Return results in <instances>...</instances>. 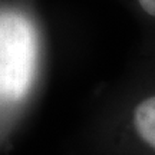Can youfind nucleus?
<instances>
[{"mask_svg":"<svg viewBox=\"0 0 155 155\" xmlns=\"http://www.w3.org/2000/svg\"><path fill=\"white\" fill-rule=\"evenodd\" d=\"M134 127L139 137L155 150V95L142 99L135 106Z\"/></svg>","mask_w":155,"mask_h":155,"instance_id":"obj_2","label":"nucleus"},{"mask_svg":"<svg viewBox=\"0 0 155 155\" xmlns=\"http://www.w3.org/2000/svg\"><path fill=\"white\" fill-rule=\"evenodd\" d=\"M125 2L134 5V7L145 17L155 20V0H125Z\"/></svg>","mask_w":155,"mask_h":155,"instance_id":"obj_3","label":"nucleus"},{"mask_svg":"<svg viewBox=\"0 0 155 155\" xmlns=\"http://www.w3.org/2000/svg\"><path fill=\"white\" fill-rule=\"evenodd\" d=\"M32 0H0V108L28 98L42 61V29Z\"/></svg>","mask_w":155,"mask_h":155,"instance_id":"obj_1","label":"nucleus"}]
</instances>
